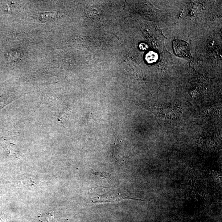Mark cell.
Returning <instances> with one entry per match:
<instances>
[{
	"label": "cell",
	"mask_w": 222,
	"mask_h": 222,
	"mask_svg": "<svg viewBox=\"0 0 222 222\" xmlns=\"http://www.w3.org/2000/svg\"><path fill=\"white\" fill-rule=\"evenodd\" d=\"M172 43L175 55L179 57L192 60L189 45L187 42L180 39H175Z\"/></svg>",
	"instance_id": "cell-1"
},
{
	"label": "cell",
	"mask_w": 222,
	"mask_h": 222,
	"mask_svg": "<svg viewBox=\"0 0 222 222\" xmlns=\"http://www.w3.org/2000/svg\"><path fill=\"white\" fill-rule=\"evenodd\" d=\"M56 13L54 12H43V13H38L37 14V18L42 22H46L51 20L52 18L56 17Z\"/></svg>",
	"instance_id": "cell-2"
},
{
	"label": "cell",
	"mask_w": 222,
	"mask_h": 222,
	"mask_svg": "<svg viewBox=\"0 0 222 222\" xmlns=\"http://www.w3.org/2000/svg\"><path fill=\"white\" fill-rule=\"evenodd\" d=\"M38 218L41 222H54V215L51 212L41 214Z\"/></svg>",
	"instance_id": "cell-3"
},
{
	"label": "cell",
	"mask_w": 222,
	"mask_h": 222,
	"mask_svg": "<svg viewBox=\"0 0 222 222\" xmlns=\"http://www.w3.org/2000/svg\"><path fill=\"white\" fill-rule=\"evenodd\" d=\"M158 59V55L157 53L154 51L149 52L146 54L145 59L148 64H151L155 63Z\"/></svg>",
	"instance_id": "cell-4"
},
{
	"label": "cell",
	"mask_w": 222,
	"mask_h": 222,
	"mask_svg": "<svg viewBox=\"0 0 222 222\" xmlns=\"http://www.w3.org/2000/svg\"><path fill=\"white\" fill-rule=\"evenodd\" d=\"M12 99L8 97H1L0 98V111L6 107V105L10 103L12 101Z\"/></svg>",
	"instance_id": "cell-5"
},
{
	"label": "cell",
	"mask_w": 222,
	"mask_h": 222,
	"mask_svg": "<svg viewBox=\"0 0 222 222\" xmlns=\"http://www.w3.org/2000/svg\"><path fill=\"white\" fill-rule=\"evenodd\" d=\"M11 56V59H14V56L15 59H18L20 56V54L18 52H17V51H13L12 52H11L10 54Z\"/></svg>",
	"instance_id": "cell-6"
},
{
	"label": "cell",
	"mask_w": 222,
	"mask_h": 222,
	"mask_svg": "<svg viewBox=\"0 0 222 222\" xmlns=\"http://www.w3.org/2000/svg\"><path fill=\"white\" fill-rule=\"evenodd\" d=\"M148 45L145 43H141L139 45V48L141 50H146L148 48Z\"/></svg>",
	"instance_id": "cell-7"
}]
</instances>
